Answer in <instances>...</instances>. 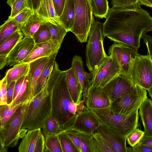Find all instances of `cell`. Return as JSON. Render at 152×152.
Wrapping results in <instances>:
<instances>
[{
  "mask_svg": "<svg viewBox=\"0 0 152 152\" xmlns=\"http://www.w3.org/2000/svg\"><path fill=\"white\" fill-rule=\"evenodd\" d=\"M152 24V17L140 6L135 10L113 6L102 24L104 37L138 50L147 28Z\"/></svg>",
  "mask_w": 152,
  "mask_h": 152,
  "instance_id": "obj_1",
  "label": "cell"
},
{
  "mask_svg": "<svg viewBox=\"0 0 152 152\" xmlns=\"http://www.w3.org/2000/svg\"><path fill=\"white\" fill-rule=\"evenodd\" d=\"M47 82L51 99V114L58 122L63 124L73 115L71 113L76 112L77 104L73 101L69 92L65 71L61 70L56 61Z\"/></svg>",
  "mask_w": 152,
  "mask_h": 152,
  "instance_id": "obj_2",
  "label": "cell"
},
{
  "mask_svg": "<svg viewBox=\"0 0 152 152\" xmlns=\"http://www.w3.org/2000/svg\"><path fill=\"white\" fill-rule=\"evenodd\" d=\"M88 110L100 124L121 137L127 138L138 127V110L127 115L115 112L111 106L99 109Z\"/></svg>",
  "mask_w": 152,
  "mask_h": 152,
  "instance_id": "obj_3",
  "label": "cell"
},
{
  "mask_svg": "<svg viewBox=\"0 0 152 152\" xmlns=\"http://www.w3.org/2000/svg\"><path fill=\"white\" fill-rule=\"evenodd\" d=\"M51 113L50 97L46 82L31 101L20 129L22 138L28 131L42 128Z\"/></svg>",
  "mask_w": 152,
  "mask_h": 152,
  "instance_id": "obj_4",
  "label": "cell"
},
{
  "mask_svg": "<svg viewBox=\"0 0 152 152\" xmlns=\"http://www.w3.org/2000/svg\"><path fill=\"white\" fill-rule=\"evenodd\" d=\"M86 50V64L91 72H95L108 56L104 47L105 37L102 31V24L94 18L89 33Z\"/></svg>",
  "mask_w": 152,
  "mask_h": 152,
  "instance_id": "obj_5",
  "label": "cell"
},
{
  "mask_svg": "<svg viewBox=\"0 0 152 152\" xmlns=\"http://www.w3.org/2000/svg\"><path fill=\"white\" fill-rule=\"evenodd\" d=\"M75 8L74 25L70 31L81 43L86 42L94 17L89 0H73Z\"/></svg>",
  "mask_w": 152,
  "mask_h": 152,
  "instance_id": "obj_6",
  "label": "cell"
},
{
  "mask_svg": "<svg viewBox=\"0 0 152 152\" xmlns=\"http://www.w3.org/2000/svg\"><path fill=\"white\" fill-rule=\"evenodd\" d=\"M128 75L133 82L146 90L152 86V61L148 53L137 55L131 59Z\"/></svg>",
  "mask_w": 152,
  "mask_h": 152,
  "instance_id": "obj_7",
  "label": "cell"
},
{
  "mask_svg": "<svg viewBox=\"0 0 152 152\" xmlns=\"http://www.w3.org/2000/svg\"><path fill=\"white\" fill-rule=\"evenodd\" d=\"M30 102L23 103L6 124L0 128V137L5 146L12 148L16 146L19 140L22 138L20 129Z\"/></svg>",
  "mask_w": 152,
  "mask_h": 152,
  "instance_id": "obj_8",
  "label": "cell"
},
{
  "mask_svg": "<svg viewBox=\"0 0 152 152\" xmlns=\"http://www.w3.org/2000/svg\"><path fill=\"white\" fill-rule=\"evenodd\" d=\"M146 90L136 84L131 92L113 102L110 106L115 111L121 114L127 115L133 113L138 110L147 98Z\"/></svg>",
  "mask_w": 152,
  "mask_h": 152,
  "instance_id": "obj_9",
  "label": "cell"
},
{
  "mask_svg": "<svg viewBox=\"0 0 152 152\" xmlns=\"http://www.w3.org/2000/svg\"><path fill=\"white\" fill-rule=\"evenodd\" d=\"M100 124L86 108L81 113L73 115L62 125L63 132L73 130L94 134Z\"/></svg>",
  "mask_w": 152,
  "mask_h": 152,
  "instance_id": "obj_10",
  "label": "cell"
},
{
  "mask_svg": "<svg viewBox=\"0 0 152 152\" xmlns=\"http://www.w3.org/2000/svg\"><path fill=\"white\" fill-rule=\"evenodd\" d=\"M135 86L128 74L120 72L105 85L103 88L112 103L131 92Z\"/></svg>",
  "mask_w": 152,
  "mask_h": 152,
  "instance_id": "obj_11",
  "label": "cell"
},
{
  "mask_svg": "<svg viewBox=\"0 0 152 152\" xmlns=\"http://www.w3.org/2000/svg\"><path fill=\"white\" fill-rule=\"evenodd\" d=\"M121 72L120 66L115 58L109 56L94 72L91 86L103 87Z\"/></svg>",
  "mask_w": 152,
  "mask_h": 152,
  "instance_id": "obj_12",
  "label": "cell"
},
{
  "mask_svg": "<svg viewBox=\"0 0 152 152\" xmlns=\"http://www.w3.org/2000/svg\"><path fill=\"white\" fill-rule=\"evenodd\" d=\"M108 51L109 56L114 57L120 66L121 72L128 74L130 61L139 54L137 50L129 46L114 42Z\"/></svg>",
  "mask_w": 152,
  "mask_h": 152,
  "instance_id": "obj_13",
  "label": "cell"
},
{
  "mask_svg": "<svg viewBox=\"0 0 152 152\" xmlns=\"http://www.w3.org/2000/svg\"><path fill=\"white\" fill-rule=\"evenodd\" d=\"M32 38L24 37L16 45L6 57L4 64L14 66L20 63L29 54L35 45Z\"/></svg>",
  "mask_w": 152,
  "mask_h": 152,
  "instance_id": "obj_14",
  "label": "cell"
},
{
  "mask_svg": "<svg viewBox=\"0 0 152 152\" xmlns=\"http://www.w3.org/2000/svg\"><path fill=\"white\" fill-rule=\"evenodd\" d=\"M83 101L86 108L99 109L111 106V103L103 87L91 86Z\"/></svg>",
  "mask_w": 152,
  "mask_h": 152,
  "instance_id": "obj_15",
  "label": "cell"
},
{
  "mask_svg": "<svg viewBox=\"0 0 152 152\" xmlns=\"http://www.w3.org/2000/svg\"><path fill=\"white\" fill-rule=\"evenodd\" d=\"M96 130L100 133L113 152H127L126 138L120 137L100 124Z\"/></svg>",
  "mask_w": 152,
  "mask_h": 152,
  "instance_id": "obj_16",
  "label": "cell"
},
{
  "mask_svg": "<svg viewBox=\"0 0 152 152\" xmlns=\"http://www.w3.org/2000/svg\"><path fill=\"white\" fill-rule=\"evenodd\" d=\"M61 45L51 40L35 44L29 54L21 63H29L40 58L50 57L54 53L58 51Z\"/></svg>",
  "mask_w": 152,
  "mask_h": 152,
  "instance_id": "obj_17",
  "label": "cell"
},
{
  "mask_svg": "<svg viewBox=\"0 0 152 152\" xmlns=\"http://www.w3.org/2000/svg\"><path fill=\"white\" fill-rule=\"evenodd\" d=\"M83 62L82 57L75 55L72 58L71 67H72L78 79L83 88V100L86 98L89 88L91 86V80L94 72H86L83 67Z\"/></svg>",
  "mask_w": 152,
  "mask_h": 152,
  "instance_id": "obj_18",
  "label": "cell"
},
{
  "mask_svg": "<svg viewBox=\"0 0 152 152\" xmlns=\"http://www.w3.org/2000/svg\"><path fill=\"white\" fill-rule=\"evenodd\" d=\"M66 80L68 89L73 102L78 104L83 97V88L73 68L65 71Z\"/></svg>",
  "mask_w": 152,
  "mask_h": 152,
  "instance_id": "obj_19",
  "label": "cell"
},
{
  "mask_svg": "<svg viewBox=\"0 0 152 152\" xmlns=\"http://www.w3.org/2000/svg\"><path fill=\"white\" fill-rule=\"evenodd\" d=\"M49 58L42 57L29 63L28 75L31 84L33 98L36 95L37 87L39 78Z\"/></svg>",
  "mask_w": 152,
  "mask_h": 152,
  "instance_id": "obj_20",
  "label": "cell"
},
{
  "mask_svg": "<svg viewBox=\"0 0 152 152\" xmlns=\"http://www.w3.org/2000/svg\"><path fill=\"white\" fill-rule=\"evenodd\" d=\"M139 109V114L144 128V136H152V100L147 98Z\"/></svg>",
  "mask_w": 152,
  "mask_h": 152,
  "instance_id": "obj_21",
  "label": "cell"
},
{
  "mask_svg": "<svg viewBox=\"0 0 152 152\" xmlns=\"http://www.w3.org/2000/svg\"><path fill=\"white\" fill-rule=\"evenodd\" d=\"M20 30L15 32L0 44V69L4 67L5 61L7 56L23 37Z\"/></svg>",
  "mask_w": 152,
  "mask_h": 152,
  "instance_id": "obj_22",
  "label": "cell"
},
{
  "mask_svg": "<svg viewBox=\"0 0 152 152\" xmlns=\"http://www.w3.org/2000/svg\"><path fill=\"white\" fill-rule=\"evenodd\" d=\"M75 8L73 0H66L63 11L58 20L67 32L70 31L74 22Z\"/></svg>",
  "mask_w": 152,
  "mask_h": 152,
  "instance_id": "obj_23",
  "label": "cell"
},
{
  "mask_svg": "<svg viewBox=\"0 0 152 152\" xmlns=\"http://www.w3.org/2000/svg\"><path fill=\"white\" fill-rule=\"evenodd\" d=\"M46 22L45 19L34 12L28 20L23 24L20 30L24 37L32 38L40 26Z\"/></svg>",
  "mask_w": 152,
  "mask_h": 152,
  "instance_id": "obj_24",
  "label": "cell"
},
{
  "mask_svg": "<svg viewBox=\"0 0 152 152\" xmlns=\"http://www.w3.org/2000/svg\"><path fill=\"white\" fill-rule=\"evenodd\" d=\"M41 128L28 131L22 138L18 147L19 152H34Z\"/></svg>",
  "mask_w": 152,
  "mask_h": 152,
  "instance_id": "obj_25",
  "label": "cell"
},
{
  "mask_svg": "<svg viewBox=\"0 0 152 152\" xmlns=\"http://www.w3.org/2000/svg\"><path fill=\"white\" fill-rule=\"evenodd\" d=\"M35 12L47 22L55 24L61 23L52 0H42L39 8Z\"/></svg>",
  "mask_w": 152,
  "mask_h": 152,
  "instance_id": "obj_26",
  "label": "cell"
},
{
  "mask_svg": "<svg viewBox=\"0 0 152 152\" xmlns=\"http://www.w3.org/2000/svg\"><path fill=\"white\" fill-rule=\"evenodd\" d=\"M28 74V72L18 94L12 102L8 105L23 103L31 101L33 99L31 84Z\"/></svg>",
  "mask_w": 152,
  "mask_h": 152,
  "instance_id": "obj_27",
  "label": "cell"
},
{
  "mask_svg": "<svg viewBox=\"0 0 152 152\" xmlns=\"http://www.w3.org/2000/svg\"><path fill=\"white\" fill-rule=\"evenodd\" d=\"M22 25L8 17L0 27V44L15 32L20 30Z\"/></svg>",
  "mask_w": 152,
  "mask_h": 152,
  "instance_id": "obj_28",
  "label": "cell"
},
{
  "mask_svg": "<svg viewBox=\"0 0 152 152\" xmlns=\"http://www.w3.org/2000/svg\"><path fill=\"white\" fill-rule=\"evenodd\" d=\"M58 52L54 53L50 56L49 59L38 80L36 94L42 90L48 79L55 64Z\"/></svg>",
  "mask_w": 152,
  "mask_h": 152,
  "instance_id": "obj_29",
  "label": "cell"
},
{
  "mask_svg": "<svg viewBox=\"0 0 152 152\" xmlns=\"http://www.w3.org/2000/svg\"><path fill=\"white\" fill-rule=\"evenodd\" d=\"M29 63H21L15 65L6 72V77L7 83L13 81H16L28 72Z\"/></svg>",
  "mask_w": 152,
  "mask_h": 152,
  "instance_id": "obj_30",
  "label": "cell"
},
{
  "mask_svg": "<svg viewBox=\"0 0 152 152\" xmlns=\"http://www.w3.org/2000/svg\"><path fill=\"white\" fill-rule=\"evenodd\" d=\"M42 128L45 138L49 136L58 135L63 132L62 124L56 120L51 114L47 118Z\"/></svg>",
  "mask_w": 152,
  "mask_h": 152,
  "instance_id": "obj_31",
  "label": "cell"
},
{
  "mask_svg": "<svg viewBox=\"0 0 152 152\" xmlns=\"http://www.w3.org/2000/svg\"><path fill=\"white\" fill-rule=\"evenodd\" d=\"M46 24L50 30L51 40L61 45L67 32L66 29L61 23L55 24L47 22Z\"/></svg>",
  "mask_w": 152,
  "mask_h": 152,
  "instance_id": "obj_32",
  "label": "cell"
},
{
  "mask_svg": "<svg viewBox=\"0 0 152 152\" xmlns=\"http://www.w3.org/2000/svg\"><path fill=\"white\" fill-rule=\"evenodd\" d=\"M89 0L94 16L101 19L106 18L109 9L107 0Z\"/></svg>",
  "mask_w": 152,
  "mask_h": 152,
  "instance_id": "obj_33",
  "label": "cell"
},
{
  "mask_svg": "<svg viewBox=\"0 0 152 152\" xmlns=\"http://www.w3.org/2000/svg\"><path fill=\"white\" fill-rule=\"evenodd\" d=\"M23 104L12 105L7 104L0 106V128L2 127L6 124L17 109Z\"/></svg>",
  "mask_w": 152,
  "mask_h": 152,
  "instance_id": "obj_34",
  "label": "cell"
},
{
  "mask_svg": "<svg viewBox=\"0 0 152 152\" xmlns=\"http://www.w3.org/2000/svg\"><path fill=\"white\" fill-rule=\"evenodd\" d=\"M92 152H113L99 133L93 134L92 145Z\"/></svg>",
  "mask_w": 152,
  "mask_h": 152,
  "instance_id": "obj_35",
  "label": "cell"
},
{
  "mask_svg": "<svg viewBox=\"0 0 152 152\" xmlns=\"http://www.w3.org/2000/svg\"><path fill=\"white\" fill-rule=\"evenodd\" d=\"M32 38L35 44L51 40L50 30L46 23L42 24L40 26Z\"/></svg>",
  "mask_w": 152,
  "mask_h": 152,
  "instance_id": "obj_36",
  "label": "cell"
},
{
  "mask_svg": "<svg viewBox=\"0 0 152 152\" xmlns=\"http://www.w3.org/2000/svg\"><path fill=\"white\" fill-rule=\"evenodd\" d=\"M62 152H79L70 138L64 132L58 135Z\"/></svg>",
  "mask_w": 152,
  "mask_h": 152,
  "instance_id": "obj_37",
  "label": "cell"
},
{
  "mask_svg": "<svg viewBox=\"0 0 152 152\" xmlns=\"http://www.w3.org/2000/svg\"><path fill=\"white\" fill-rule=\"evenodd\" d=\"M45 146L50 152H62L58 135L49 136L45 138Z\"/></svg>",
  "mask_w": 152,
  "mask_h": 152,
  "instance_id": "obj_38",
  "label": "cell"
},
{
  "mask_svg": "<svg viewBox=\"0 0 152 152\" xmlns=\"http://www.w3.org/2000/svg\"><path fill=\"white\" fill-rule=\"evenodd\" d=\"M77 131L80 138L82 152H91L92 141L93 134Z\"/></svg>",
  "mask_w": 152,
  "mask_h": 152,
  "instance_id": "obj_39",
  "label": "cell"
},
{
  "mask_svg": "<svg viewBox=\"0 0 152 152\" xmlns=\"http://www.w3.org/2000/svg\"><path fill=\"white\" fill-rule=\"evenodd\" d=\"M113 6L135 10L140 6L139 0H111Z\"/></svg>",
  "mask_w": 152,
  "mask_h": 152,
  "instance_id": "obj_40",
  "label": "cell"
},
{
  "mask_svg": "<svg viewBox=\"0 0 152 152\" xmlns=\"http://www.w3.org/2000/svg\"><path fill=\"white\" fill-rule=\"evenodd\" d=\"M26 7L30 8L26 0H16L11 7V14L9 17L10 18H13Z\"/></svg>",
  "mask_w": 152,
  "mask_h": 152,
  "instance_id": "obj_41",
  "label": "cell"
},
{
  "mask_svg": "<svg viewBox=\"0 0 152 152\" xmlns=\"http://www.w3.org/2000/svg\"><path fill=\"white\" fill-rule=\"evenodd\" d=\"M144 132L137 128L127 137L128 144L132 147H133L140 142L144 136Z\"/></svg>",
  "mask_w": 152,
  "mask_h": 152,
  "instance_id": "obj_42",
  "label": "cell"
},
{
  "mask_svg": "<svg viewBox=\"0 0 152 152\" xmlns=\"http://www.w3.org/2000/svg\"><path fill=\"white\" fill-rule=\"evenodd\" d=\"M34 12L30 8L26 7L17 14L13 18L18 23L23 24L34 14Z\"/></svg>",
  "mask_w": 152,
  "mask_h": 152,
  "instance_id": "obj_43",
  "label": "cell"
},
{
  "mask_svg": "<svg viewBox=\"0 0 152 152\" xmlns=\"http://www.w3.org/2000/svg\"><path fill=\"white\" fill-rule=\"evenodd\" d=\"M7 82L5 76L0 81V106L8 104L7 86Z\"/></svg>",
  "mask_w": 152,
  "mask_h": 152,
  "instance_id": "obj_44",
  "label": "cell"
},
{
  "mask_svg": "<svg viewBox=\"0 0 152 152\" xmlns=\"http://www.w3.org/2000/svg\"><path fill=\"white\" fill-rule=\"evenodd\" d=\"M143 39L144 43L146 45L148 53L152 61V37L143 33L142 37ZM149 96L152 100V86L148 90H147Z\"/></svg>",
  "mask_w": 152,
  "mask_h": 152,
  "instance_id": "obj_45",
  "label": "cell"
},
{
  "mask_svg": "<svg viewBox=\"0 0 152 152\" xmlns=\"http://www.w3.org/2000/svg\"><path fill=\"white\" fill-rule=\"evenodd\" d=\"M65 132L71 139L79 152H82L80 138L76 131L71 130Z\"/></svg>",
  "mask_w": 152,
  "mask_h": 152,
  "instance_id": "obj_46",
  "label": "cell"
},
{
  "mask_svg": "<svg viewBox=\"0 0 152 152\" xmlns=\"http://www.w3.org/2000/svg\"><path fill=\"white\" fill-rule=\"evenodd\" d=\"M127 152H152V147L139 143L132 148L127 147Z\"/></svg>",
  "mask_w": 152,
  "mask_h": 152,
  "instance_id": "obj_47",
  "label": "cell"
},
{
  "mask_svg": "<svg viewBox=\"0 0 152 152\" xmlns=\"http://www.w3.org/2000/svg\"><path fill=\"white\" fill-rule=\"evenodd\" d=\"M57 17L61 15L65 5L66 0H52Z\"/></svg>",
  "mask_w": 152,
  "mask_h": 152,
  "instance_id": "obj_48",
  "label": "cell"
},
{
  "mask_svg": "<svg viewBox=\"0 0 152 152\" xmlns=\"http://www.w3.org/2000/svg\"><path fill=\"white\" fill-rule=\"evenodd\" d=\"M45 148V138L41 132L38 137L34 152H44Z\"/></svg>",
  "mask_w": 152,
  "mask_h": 152,
  "instance_id": "obj_49",
  "label": "cell"
},
{
  "mask_svg": "<svg viewBox=\"0 0 152 152\" xmlns=\"http://www.w3.org/2000/svg\"><path fill=\"white\" fill-rule=\"evenodd\" d=\"M16 82V81H13L7 83V88L8 104L11 103L13 101Z\"/></svg>",
  "mask_w": 152,
  "mask_h": 152,
  "instance_id": "obj_50",
  "label": "cell"
},
{
  "mask_svg": "<svg viewBox=\"0 0 152 152\" xmlns=\"http://www.w3.org/2000/svg\"><path fill=\"white\" fill-rule=\"evenodd\" d=\"M27 74L16 81L15 87L13 100L16 97L20 90Z\"/></svg>",
  "mask_w": 152,
  "mask_h": 152,
  "instance_id": "obj_51",
  "label": "cell"
},
{
  "mask_svg": "<svg viewBox=\"0 0 152 152\" xmlns=\"http://www.w3.org/2000/svg\"><path fill=\"white\" fill-rule=\"evenodd\" d=\"M30 9L36 12L39 8L42 0H26Z\"/></svg>",
  "mask_w": 152,
  "mask_h": 152,
  "instance_id": "obj_52",
  "label": "cell"
},
{
  "mask_svg": "<svg viewBox=\"0 0 152 152\" xmlns=\"http://www.w3.org/2000/svg\"><path fill=\"white\" fill-rule=\"evenodd\" d=\"M139 143L145 144L152 147V136H144Z\"/></svg>",
  "mask_w": 152,
  "mask_h": 152,
  "instance_id": "obj_53",
  "label": "cell"
},
{
  "mask_svg": "<svg viewBox=\"0 0 152 152\" xmlns=\"http://www.w3.org/2000/svg\"><path fill=\"white\" fill-rule=\"evenodd\" d=\"M140 5H143L152 8V0H139Z\"/></svg>",
  "mask_w": 152,
  "mask_h": 152,
  "instance_id": "obj_54",
  "label": "cell"
},
{
  "mask_svg": "<svg viewBox=\"0 0 152 152\" xmlns=\"http://www.w3.org/2000/svg\"><path fill=\"white\" fill-rule=\"evenodd\" d=\"M0 152H6L7 151V147L5 146L2 138L0 137Z\"/></svg>",
  "mask_w": 152,
  "mask_h": 152,
  "instance_id": "obj_55",
  "label": "cell"
},
{
  "mask_svg": "<svg viewBox=\"0 0 152 152\" xmlns=\"http://www.w3.org/2000/svg\"><path fill=\"white\" fill-rule=\"evenodd\" d=\"M16 0H7V3L11 7L12 6L13 3Z\"/></svg>",
  "mask_w": 152,
  "mask_h": 152,
  "instance_id": "obj_56",
  "label": "cell"
},
{
  "mask_svg": "<svg viewBox=\"0 0 152 152\" xmlns=\"http://www.w3.org/2000/svg\"><path fill=\"white\" fill-rule=\"evenodd\" d=\"M152 31V24L148 27L145 31L144 33L146 34L149 31Z\"/></svg>",
  "mask_w": 152,
  "mask_h": 152,
  "instance_id": "obj_57",
  "label": "cell"
}]
</instances>
